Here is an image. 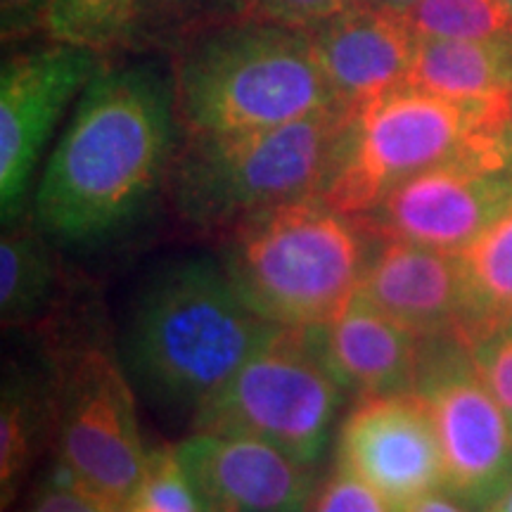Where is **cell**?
I'll return each instance as SVG.
<instances>
[{"label":"cell","instance_id":"cell-20","mask_svg":"<svg viewBox=\"0 0 512 512\" xmlns=\"http://www.w3.org/2000/svg\"><path fill=\"white\" fill-rule=\"evenodd\" d=\"M467 342L512 316V207L458 254Z\"/></svg>","mask_w":512,"mask_h":512},{"label":"cell","instance_id":"cell-18","mask_svg":"<svg viewBox=\"0 0 512 512\" xmlns=\"http://www.w3.org/2000/svg\"><path fill=\"white\" fill-rule=\"evenodd\" d=\"M62 268L53 240L36 223H12L0 240V320L5 330H29L60 302Z\"/></svg>","mask_w":512,"mask_h":512},{"label":"cell","instance_id":"cell-22","mask_svg":"<svg viewBox=\"0 0 512 512\" xmlns=\"http://www.w3.org/2000/svg\"><path fill=\"white\" fill-rule=\"evenodd\" d=\"M136 0H50V41L95 50L105 57L131 46Z\"/></svg>","mask_w":512,"mask_h":512},{"label":"cell","instance_id":"cell-12","mask_svg":"<svg viewBox=\"0 0 512 512\" xmlns=\"http://www.w3.org/2000/svg\"><path fill=\"white\" fill-rule=\"evenodd\" d=\"M335 467L392 508L444 491V456L432 415L415 392L358 399L335 441Z\"/></svg>","mask_w":512,"mask_h":512},{"label":"cell","instance_id":"cell-31","mask_svg":"<svg viewBox=\"0 0 512 512\" xmlns=\"http://www.w3.org/2000/svg\"><path fill=\"white\" fill-rule=\"evenodd\" d=\"M486 512H512V484L503 491L501 496H498V501Z\"/></svg>","mask_w":512,"mask_h":512},{"label":"cell","instance_id":"cell-3","mask_svg":"<svg viewBox=\"0 0 512 512\" xmlns=\"http://www.w3.org/2000/svg\"><path fill=\"white\" fill-rule=\"evenodd\" d=\"M176 50L171 72L185 136L271 128L339 105L311 31L233 17Z\"/></svg>","mask_w":512,"mask_h":512},{"label":"cell","instance_id":"cell-8","mask_svg":"<svg viewBox=\"0 0 512 512\" xmlns=\"http://www.w3.org/2000/svg\"><path fill=\"white\" fill-rule=\"evenodd\" d=\"M50 399L55 463L110 508L131 501L150 451L121 358L93 342L62 349L50 366Z\"/></svg>","mask_w":512,"mask_h":512},{"label":"cell","instance_id":"cell-34","mask_svg":"<svg viewBox=\"0 0 512 512\" xmlns=\"http://www.w3.org/2000/svg\"><path fill=\"white\" fill-rule=\"evenodd\" d=\"M508 3H510V5H512V0H508Z\"/></svg>","mask_w":512,"mask_h":512},{"label":"cell","instance_id":"cell-24","mask_svg":"<svg viewBox=\"0 0 512 512\" xmlns=\"http://www.w3.org/2000/svg\"><path fill=\"white\" fill-rule=\"evenodd\" d=\"M133 498L150 512H204L195 484L178 458L176 446L152 448L143 482Z\"/></svg>","mask_w":512,"mask_h":512},{"label":"cell","instance_id":"cell-29","mask_svg":"<svg viewBox=\"0 0 512 512\" xmlns=\"http://www.w3.org/2000/svg\"><path fill=\"white\" fill-rule=\"evenodd\" d=\"M50 0H0L3 43H19L46 34Z\"/></svg>","mask_w":512,"mask_h":512},{"label":"cell","instance_id":"cell-1","mask_svg":"<svg viewBox=\"0 0 512 512\" xmlns=\"http://www.w3.org/2000/svg\"><path fill=\"white\" fill-rule=\"evenodd\" d=\"M174 72L155 60L105 64L76 100L34 192L55 245H102L169 183L178 152Z\"/></svg>","mask_w":512,"mask_h":512},{"label":"cell","instance_id":"cell-33","mask_svg":"<svg viewBox=\"0 0 512 512\" xmlns=\"http://www.w3.org/2000/svg\"><path fill=\"white\" fill-rule=\"evenodd\" d=\"M112 512H131V510H128V505L124 503V505H119V508H114Z\"/></svg>","mask_w":512,"mask_h":512},{"label":"cell","instance_id":"cell-17","mask_svg":"<svg viewBox=\"0 0 512 512\" xmlns=\"http://www.w3.org/2000/svg\"><path fill=\"white\" fill-rule=\"evenodd\" d=\"M408 86L453 100L512 102V41H418Z\"/></svg>","mask_w":512,"mask_h":512},{"label":"cell","instance_id":"cell-10","mask_svg":"<svg viewBox=\"0 0 512 512\" xmlns=\"http://www.w3.org/2000/svg\"><path fill=\"white\" fill-rule=\"evenodd\" d=\"M510 207L512 152H501L420 171L358 219L375 238L460 254Z\"/></svg>","mask_w":512,"mask_h":512},{"label":"cell","instance_id":"cell-9","mask_svg":"<svg viewBox=\"0 0 512 512\" xmlns=\"http://www.w3.org/2000/svg\"><path fill=\"white\" fill-rule=\"evenodd\" d=\"M415 394L432 415L444 491L472 512H486L512 484V427L479 375L465 337L422 339Z\"/></svg>","mask_w":512,"mask_h":512},{"label":"cell","instance_id":"cell-19","mask_svg":"<svg viewBox=\"0 0 512 512\" xmlns=\"http://www.w3.org/2000/svg\"><path fill=\"white\" fill-rule=\"evenodd\" d=\"M53 441V399L50 375L38 382L34 375L8 368L0 401V498L3 508L15 503L38 453Z\"/></svg>","mask_w":512,"mask_h":512},{"label":"cell","instance_id":"cell-6","mask_svg":"<svg viewBox=\"0 0 512 512\" xmlns=\"http://www.w3.org/2000/svg\"><path fill=\"white\" fill-rule=\"evenodd\" d=\"M349 110L328 107L271 128L185 136L171 164V207L185 226L226 233L240 221L318 195Z\"/></svg>","mask_w":512,"mask_h":512},{"label":"cell","instance_id":"cell-27","mask_svg":"<svg viewBox=\"0 0 512 512\" xmlns=\"http://www.w3.org/2000/svg\"><path fill=\"white\" fill-rule=\"evenodd\" d=\"M107 503L95 498L60 463H53L50 472L36 484L34 494L24 512H112Z\"/></svg>","mask_w":512,"mask_h":512},{"label":"cell","instance_id":"cell-13","mask_svg":"<svg viewBox=\"0 0 512 512\" xmlns=\"http://www.w3.org/2000/svg\"><path fill=\"white\" fill-rule=\"evenodd\" d=\"M176 451L204 512H309L320 484L316 467L256 439L192 432Z\"/></svg>","mask_w":512,"mask_h":512},{"label":"cell","instance_id":"cell-23","mask_svg":"<svg viewBox=\"0 0 512 512\" xmlns=\"http://www.w3.org/2000/svg\"><path fill=\"white\" fill-rule=\"evenodd\" d=\"M216 17L238 19V0H136L131 46H181L197 31L221 24Z\"/></svg>","mask_w":512,"mask_h":512},{"label":"cell","instance_id":"cell-32","mask_svg":"<svg viewBox=\"0 0 512 512\" xmlns=\"http://www.w3.org/2000/svg\"><path fill=\"white\" fill-rule=\"evenodd\" d=\"M375 3H382V5H392V8H411V5L420 3V0H375Z\"/></svg>","mask_w":512,"mask_h":512},{"label":"cell","instance_id":"cell-4","mask_svg":"<svg viewBox=\"0 0 512 512\" xmlns=\"http://www.w3.org/2000/svg\"><path fill=\"white\" fill-rule=\"evenodd\" d=\"M375 240L358 216L309 195L226 230L219 261L256 316L304 330L330 320L356 297Z\"/></svg>","mask_w":512,"mask_h":512},{"label":"cell","instance_id":"cell-30","mask_svg":"<svg viewBox=\"0 0 512 512\" xmlns=\"http://www.w3.org/2000/svg\"><path fill=\"white\" fill-rule=\"evenodd\" d=\"M394 512H472L465 503H460L456 496L448 491H434V494L420 496L411 503H403L392 508Z\"/></svg>","mask_w":512,"mask_h":512},{"label":"cell","instance_id":"cell-14","mask_svg":"<svg viewBox=\"0 0 512 512\" xmlns=\"http://www.w3.org/2000/svg\"><path fill=\"white\" fill-rule=\"evenodd\" d=\"M313 48L344 110L408 86L420 38L401 8L358 0L311 31Z\"/></svg>","mask_w":512,"mask_h":512},{"label":"cell","instance_id":"cell-7","mask_svg":"<svg viewBox=\"0 0 512 512\" xmlns=\"http://www.w3.org/2000/svg\"><path fill=\"white\" fill-rule=\"evenodd\" d=\"M347 399L304 330L275 325L190 427L264 441L297 463L318 467Z\"/></svg>","mask_w":512,"mask_h":512},{"label":"cell","instance_id":"cell-21","mask_svg":"<svg viewBox=\"0 0 512 512\" xmlns=\"http://www.w3.org/2000/svg\"><path fill=\"white\" fill-rule=\"evenodd\" d=\"M403 17L420 41H512L508 0H420Z\"/></svg>","mask_w":512,"mask_h":512},{"label":"cell","instance_id":"cell-15","mask_svg":"<svg viewBox=\"0 0 512 512\" xmlns=\"http://www.w3.org/2000/svg\"><path fill=\"white\" fill-rule=\"evenodd\" d=\"M356 294L422 339L465 337L458 254L377 238Z\"/></svg>","mask_w":512,"mask_h":512},{"label":"cell","instance_id":"cell-28","mask_svg":"<svg viewBox=\"0 0 512 512\" xmlns=\"http://www.w3.org/2000/svg\"><path fill=\"white\" fill-rule=\"evenodd\" d=\"M309 512H394L370 486L358 482L349 472L335 470L318 484Z\"/></svg>","mask_w":512,"mask_h":512},{"label":"cell","instance_id":"cell-11","mask_svg":"<svg viewBox=\"0 0 512 512\" xmlns=\"http://www.w3.org/2000/svg\"><path fill=\"white\" fill-rule=\"evenodd\" d=\"M105 67L95 50L50 41L5 57L0 69V214L19 221L55 126Z\"/></svg>","mask_w":512,"mask_h":512},{"label":"cell","instance_id":"cell-5","mask_svg":"<svg viewBox=\"0 0 512 512\" xmlns=\"http://www.w3.org/2000/svg\"><path fill=\"white\" fill-rule=\"evenodd\" d=\"M512 152V102L401 86L349 110L318 195L363 216L394 185L460 157Z\"/></svg>","mask_w":512,"mask_h":512},{"label":"cell","instance_id":"cell-25","mask_svg":"<svg viewBox=\"0 0 512 512\" xmlns=\"http://www.w3.org/2000/svg\"><path fill=\"white\" fill-rule=\"evenodd\" d=\"M479 375L501 403L512 427V316L470 342Z\"/></svg>","mask_w":512,"mask_h":512},{"label":"cell","instance_id":"cell-26","mask_svg":"<svg viewBox=\"0 0 512 512\" xmlns=\"http://www.w3.org/2000/svg\"><path fill=\"white\" fill-rule=\"evenodd\" d=\"M358 0H238V17L313 31Z\"/></svg>","mask_w":512,"mask_h":512},{"label":"cell","instance_id":"cell-16","mask_svg":"<svg viewBox=\"0 0 512 512\" xmlns=\"http://www.w3.org/2000/svg\"><path fill=\"white\" fill-rule=\"evenodd\" d=\"M304 335L351 401L415 389L422 337L358 294L330 320L304 328Z\"/></svg>","mask_w":512,"mask_h":512},{"label":"cell","instance_id":"cell-2","mask_svg":"<svg viewBox=\"0 0 512 512\" xmlns=\"http://www.w3.org/2000/svg\"><path fill=\"white\" fill-rule=\"evenodd\" d=\"M273 328L242 302L219 256H176L133 294L119 358L140 399L192 425Z\"/></svg>","mask_w":512,"mask_h":512}]
</instances>
